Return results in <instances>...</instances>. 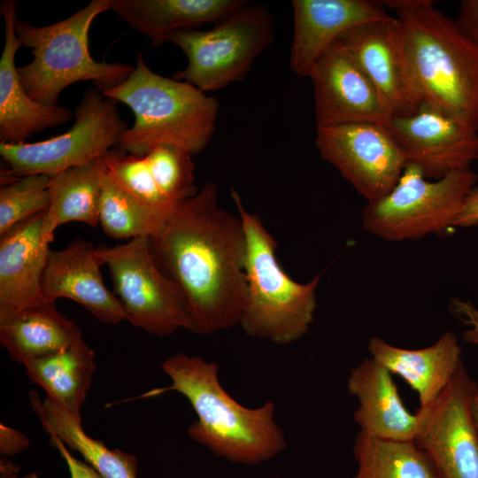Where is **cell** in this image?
I'll return each mask as SVG.
<instances>
[{
    "label": "cell",
    "instance_id": "1",
    "mask_svg": "<svg viewBox=\"0 0 478 478\" xmlns=\"http://www.w3.org/2000/svg\"><path fill=\"white\" fill-rule=\"evenodd\" d=\"M206 182L180 203L150 238L161 271L182 289L192 332L209 335L240 325L246 297V238L239 214L223 209Z\"/></svg>",
    "mask_w": 478,
    "mask_h": 478
},
{
    "label": "cell",
    "instance_id": "2",
    "mask_svg": "<svg viewBox=\"0 0 478 478\" xmlns=\"http://www.w3.org/2000/svg\"><path fill=\"white\" fill-rule=\"evenodd\" d=\"M162 369L171 384L135 398L175 391L184 396L197 420L188 428L189 438L216 456L235 463L256 466L280 454L287 446L284 432L274 420L275 404L248 408L222 387L219 365L197 356L177 353Z\"/></svg>",
    "mask_w": 478,
    "mask_h": 478
},
{
    "label": "cell",
    "instance_id": "3",
    "mask_svg": "<svg viewBox=\"0 0 478 478\" xmlns=\"http://www.w3.org/2000/svg\"><path fill=\"white\" fill-rule=\"evenodd\" d=\"M422 96L478 127V48L431 0H387Z\"/></svg>",
    "mask_w": 478,
    "mask_h": 478
},
{
    "label": "cell",
    "instance_id": "4",
    "mask_svg": "<svg viewBox=\"0 0 478 478\" xmlns=\"http://www.w3.org/2000/svg\"><path fill=\"white\" fill-rule=\"evenodd\" d=\"M103 94L134 112L135 123L118 146L127 154L143 157L157 146L172 145L196 155L214 133L218 100L186 81L155 73L141 52L129 76Z\"/></svg>",
    "mask_w": 478,
    "mask_h": 478
},
{
    "label": "cell",
    "instance_id": "5",
    "mask_svg": "<svg viewBox=\"0 0 478 478\" xmlns=\"http://www.w3.org/2000/svg\"><path fill=\"white\" fill-rule=\"evenodd\" d=\"M113 0H93L57 23L35 26L16 18L14 30L33 59L18 67L24 89L35 101L58 105L60 93L79 81H91L104 92L123 82L135 66L96 61L90 54L89 35L94 19L112 10Z\"/></svg>",
    "mask_w": 478,
    "mask_h": 478
},
{
    "label": "cell",
    "instance_id": "6",
    "mask_svg": "<svg viewBox=\"0 0 478 478\" xmlns=\"http://www.w3.org/2000/svg\"><path fill=\"white\" fill-rule=\"evenodd\" d=\"M231 195L246 238L247 289L240 325L248 335L290 343L305 335L313 321L321 274L305 283L290 278L276 257L275 240L259 217L244 208L235 189Z\"/></svg>",
    "mask_w": 478,
    "mask_h": 478
},
{
    "label": "cell",
    "instance_id": "7",
    "mask_svg": "<svg viewBox=\"0 0 478 478\" xmlns=\"http://www.w3.org/2000/svg\"><path fill=\"white\" fill-rule=\"evenodd\" d=\"M477 178L469 167L429 181L418 166L406 163L393 189L364 207L362 226L370 234L389 242L445 233L454 227Z\"/></svg>",
    "mask_w": 478,
    "mask_h": 478
},
{
    "label": "cell",
    "instance_id": "8",
    "mask_svg": "<svg viewBox=\"0 0 478 478\" xmlns=\"http://www.w3.org/2000/svg\"><path fill=\"white\" fill-rule=\"evenodd\" d=\"M274 19L263 4H247L209 30H180L166 42L179 47L187 66L173 78L203 92L243 80L274 41Z\"/></svg>",
    "mask_w": 478,
    "mask_h": 478
},
{
    "label": "cell",
    "instance_id": "9",
    "mask_svg": "<svg viewBox=\"0 0 478 478\" xmlns=\"http://www.w3.org/2000/svg\"><path fill=\"white\" fill-rule=\"evenodd\" d=\"M73 125L65 133L35 143H0L1 185L29 174L53 176L104 157L117 148L127 123L117 102L96 88L83 95Z\"/></svg>",
    "mask_w": 478,
    "mask_h": 478
},
{
    "label": "cell",
    "instance_id": "10",
    "mask_svg": "<svg viewBox=\"0 0 478 478\" xmlns=\"http://www.w3.org/2000/svg\"><path fill=\"white\" fill-rule=\"evenodd\" d=\"M96 256L107 266L126 320L133 326L158 336L192 330L187 298L157 264L150 237H136L113 247L101 244Z\"/></svg>",
    "mask_w": 478,
    "mask_h": 478
},
{
    "label": "cell",
    "instance_id": "11",
    "mask_svg": "<svg viewBox=\"0 0 478 478\" xmlns=\"http://www.w3.org/2000/svg\"><path fill=\"white\" fill-rule=\"evenodd\" d=\"M316 147L367 204L387 195L406 165L385 125L352 122L317 127Z\"/></svg>",
    "mask_w": 478,
    "mask_h": 478
},
{
    "label": "cell",
    "instance_id": "12",
    "mask_svg": "<svg viewBox=\"0 0 478 478\" xmlns=\"http://www.w3.org/2000/svg\"><path fill=\"white\" fill-rule=\"evenodd\" d=\"M385 126L406 163L428 179L469 168L478 159V127L430 102L411 115L391 117Z\"/></svg>",
    "mask_w": 478,
    "mask_h": 478
},
{
    "label": "cell",
    "instance_id": "13",
    "mask_svg": "<svg viewBox=\"0 0 478 478\" xmlns=\"http://www.w3.org/2000/svg\"><path fill=\"white\" fill-rule=\"evenodd\" d=\"M476 382L462 364L437 400L421 416L416 444L443 478H478V435L470 405Z\"/></svg>",
    "mask_w": 478,
    "mask_h": 478
},
{
    "label": "cell",
    "instance_id": "14",
    "mask_svg": "<svg viewBox=\"0 0 478 478\" xmlns=\"http://www.w3.org/2000/svg\"><path fill=\"white\" fill-rule=\"evenodd\" d=\"M336 41L378 90L392 117L418 110L423 98L405 54L400 23L394 16L358 25Z\"/></svg>",
    "mask_w": 478,
    "mask_h": 478
},
{
    "label": "cell",
    "instance_id": "15",
    "mask_svg": "<svg viewBox=\"0 0 478 478\" xmlns=\"http://www.w3.org/2000/svg\"><path fill=\"white\" fill-rule=\"evenodd\" d=\"M308 77L313 85L317 127L386 125L392 117L378 90L337 41L319 57Z\"/></svg>",
    "mask_w": 478,
    "mask_h": 478
},
{
    "label": "cell",
    "instance_id": "16",
    "mask_svg": "<svg viewBox=\"0 0 478 478\" xmlns=\"http://www.w3.org/2000/svg\"><path fill=\"white\" fill-rule=\"evenodd\" d=\"M289 68L308 77L319 57L345 31L366 22L390 19L383 1L293 0Z\"/></svg>",
    "mask_w": 478,
    "mask_h": 478
},
{
    "label": "cell",
    "instance_id": "17",
    "mask_svg": "<svg viewBox=\"0 0 478 478\" xmlns=\"http://www.w3.org/2000/svg\"><path fill=\"white\" fill-rule=\"evenodd\" d=\"M96 247L78 238L62 250L50 251L42 279V293L47 303L71 299L106 325L126 320L119 298L104 285Z\"/></svg>",
    "mask_w": 478,
    "mask_h": 478
},
{
    "label": "cell",
    "instance_id": "18",
    "mask_svg": "<svg viewBox=\"0 0 478 478\" xmlns=\"http://www.w3.org/2000/svg\"><path fill=\"white\" fill-rule=\"evenodd\" d=\"M45 211L0 235V320L45 302L42 279L50 242L42 232Z\"/></svg>",
    "mask_w": 478,
    "mask_h": 478
},
{
    "label": "cell",
    "instance_id": "19",
    "mask_svg": "<svg viewBox=\"0 0 478 478\" xmlns=\"http://www.w3.org/2000/svg\"><path fill=\"white\" fill-rule=\"evenodd\" d=\"M17 3L4 0L0 12L4 21V45L0 58V141L20 143L35 133L68 122L72 112L60 105H45L31 98L20 81L15 65L21 43L14 22Z\"/></svg>",
    "mask_w": 478,
    "mask_h": 478
},
{
    "label": "cell",
    "instance_id": "20",
    "mask_svg": "<svg viewBox=\"0 0 478 478\" xmlns=\"http://www.w3.org/2000/svg\"><path fill=\"white\" fill-rule=\"evenodd\" d=\"M347 389L358 400L353 416L360 431L384 440H415L420 427V413L408 411L392 374L383 366L372 358H365L351 370Z\"/></svg>",
    "mask_w": 478,
    "mask_h": 478
},
{
    "label": "cell",
    "instance_id": "21",
    "mask_svg": "<svg viewBox=\"0 0 478 478\" xmlns=\"http://www.w3.org/2000/svg\"><path fill=\"white\" fill-rule=\"evenodd\" d=\"M367 350L370 358L401 377L417 393L419 410L428 409L437 400L463 364L461 347L451 331L421 349L400 348L374 336Z\"/></svg>",
    "mask_w": 478,
    "mask_h": 478
},
{
    "label": "cell",
    "instance_id": "22",
    "mask_svg": "<svg viewBox=\"0 0 478 478\" xmlns=\"http://www.w3.org/2000/svg\"><path fill=\"white\" fill-rule=\"evenodd\" d=\"M244 0H113L112 11L152 47L166 42L176 31L208 22H220L243 7Z\"/></svg>",
    "mask_w": 478,
    "mask_h": 478
},
{
    "label": "cell",
    "instance_id": "23",
    "mask_svg": "<svg viewBox=\"0 0 478 478\" xmlns=\"http://www.w3.org/2000/svg\"><path fill=\"white\" fill-rule=\"evenodd\" d=\"M77 324L55 303H43L0 320V343L12 360L23 366L82 340Z\"/></svg>",
    "mask_w": 478,
    "mask_h": 478
},
{
    "label": "cell",
    "instance_id": "24",
    "mask_svg": "<svg viewBox=\"0 0 478 478\" xmlns=\"http://www.w3.org/2000/svg\"><path fill=\"white\" fill-rule=\"evenodd\" d=\"M27 377L47 398L81 421V408L96 364L93 350L82 339L59 351L27 362Z\"/></svg>",
    "mask_w": 478,
    "mask_h": 478
},
{
    "label": "cell",
    "instance_id": "25",
    "mask_svg": "<svg viewBox=\"0 0 478 478\" xmlns=\"http://www.w3.org/2000/svg\"><path fill=\"white\" fill-rule=\"evenodd\" d=\"M105 157V156H104ZM104 157L50 176L51 201L45 211L42 232L51 243L61 225L79 221L90 227L99 224Z\"/></svg>",
    "mask_w": 478,
    "mask_h": 478
},
{
    "label": "cell",
    "instance_id": "26",
    "mask_svg": "<svg viewBox=\"0 0 478 478\" xmlns=\"http://www.w3.org/2000/svg\"><path fill=\"white\" fill-rule=\"evenodd\" d=\"M29 399L45 432L55 435L78 451L102 478H137V459L134 455L111 450L103 442L89 436L81 421L47 397L42 401L35 391L29 392Z\"/></svg>",
    "mask_w": 478,
    "mask_h": 478
},
{
    "label": "cell",
    "instance_id": "27",
    "mask_svg": "<svg viewBox=\"0 0 478 478\" xmlns=\"http://www.w3.org/2000/svg\"><path fill=\"white\" fill-rule=\"evenodd\" d=\"M353 478H443L414 441H390L358 431L353 447Z\"/></svg>",
    "mask_w": 478,
    "mask_h": 478
},
{
    "label": "cell",
    "instance_id": "28",
    "mask_svg": "<svg viewBox=\"0 0 478 478\" xmlns=\"http://www.w3.org/2000/svg\"><path fill=\"white\" fill-rule=\"evenodd\" d=\"M173 209L147 203L127 190L107 170L103 178L99 223L113 239L155 236Z\"/></svg>",
    "mask_w": 478,
    "mask_h": 478
},
{
    "label": "cell",
    "instance_id": "29",
    "mask_svg": "<svg viewBox=\"0 0 478 478\" xmlns=\"http://www.w3.org/2000/svg\"><path fill=\"white\" fill-rule=\"evenodd\" d=\"M192 156L172 145L157 146L145 155L159 191L172 205H178L198 192Z\"/></svg>",
    "mask_w": 478,
    "mask_h": 478
},
{
    "label": "cell",
    "instance_id": "30",
    "mask_svg": "<svg viewBox=\"0 0 478 478\" xmlns=\"http://www.w3.org/2000/svg\"><path fill=\"white\" fill-rule=\"evenodd\" d=\"M50 176L29 174L0 188V235L14 225L46 211L51 201Z\"/></svg>",
    "mask_w": 478,
    "mask_h": 478
},
{
    "label": "cell",
    "instance_id": "31",
    "mask_svg": "<svg viewBox=\"0 0 478 478\" xmlns=\"http://www.w3.org/2000/svg\"><path fill=\"white\" fill-rule=\"evenodd\" d=\"M108 172L130 193L153 205L173 209L159 191L145 156L127 155L119 147L104 157Z\"/></svg>",
    "mask_w": 478,
    "mask_h": 478
},
{
    "label": "cell",
    "instance_id": "32",
    "mask_svg": "<svg viewBox=\"0 0 478 478\" xmlns=\"http://www.w3.org/2000/svg\"><path fill=\"white\" fill-rule=\"evenodd\" d=\"M451 312L468 328L463 333V340L478 344V308L470 301L452 298L449 305Z\"/></svg>",
    "mask_w": 478,
    "mask_h": 478
},
{
    "label": "cell",
    "instance_id": "33",
    "mask_svg": "<svg viewBox=\"0 0 478 478\" xmlns=\"http://www.w3.org/2000/svg\"><path fill=\"white\" fill-rule=\"evenodd\" d=\"M454 22L459 30L478 48V0L461 1Z\"/></svg>",
    "mask_w": 478,
    "mask_h": 478
},
{
    "label": "cell",
    "instance_id": "34",
    "mask_svg": "<svg viewBox=\"0 0 478 478\" xmlns=\"http://www.w3.org/2000/svg\"><path fill=\"white\" fill-rule=\"evenodd\" d=\"M50 443L57 449L67 465L70 478H102L86 462L75 458L66 448V445L55 435L48 434Z\"/></svg>",
    "mask_w": 478,
    "mask_h": 478
},
{
    "label": "cell",
    "instance_id": "35",
    "mask_svg": "<svg viewBox=\"0 0 478 478\" xmlns=\"http://www.w3.org/2000/svg\"><path fill=\"white\" fill-rule=\"evenodd\" d=\"M30 445L29 440L23 433L0 424V452L4 457H13L27 450Z\"/></svg>",
    "mask_w": 478,
    "mask_h": 478
},
{
    "label": "cell",
    "instance_id": "36",
    "mask_svg": "<svg viewBox=\"0 0 478 478\" xmlns=\"http://www.w3.org/2000/svg\"><path fill=\"white\" fill-rule=\"evenodd\" d=\"M478 225V187H474L467 196L458 214L454 227H469Z\"/></svg>",
    "mask_w": 478,
    "mask_h": 478
},
{
    "label": "cell",
    "instance_id": "37",
    "mask_svg": "<svg viewBox=\"0 0 478 478\" xmlns=\"http://www.w3.org/2000/svg\"><path fill=\"white\" fill-rule=\"evenodd\" d=\"M472 420L478 435V387L474 390L470 405Z\"/></svg>",
    "mask_w": 478,
    "mask_h": 478
},
{
    "label": "cell",
    "instance_id": "38",
    "mask_svg": "<svg viewBox=\"0 0 478 478\" xmlns=\"http://www.w3.org/2000/svg\"><path fill=\"white\" fill-rule=\"evenodd\" d=\"M0 478H39V476L36 474V473H29L23 476H19V473H18V474H12L9 475H0Z\"/></svg>",
    "mask_w": 478,
    "mask_h": 478
},
{
    "label": "cell",
    "instance_id": "39",
    "mask_svg": "<svg viewBox=\"0 0 478 478\" xmlns=\"http://www.w3.org/2000/svg\"><path fill=\"white\" fill-rule=\"evenodd\" d=\"M271 478H280V477H271Z\"/></svg>",
    "mask_w": 478,
    "mask_h": 478
}]
</instances>
